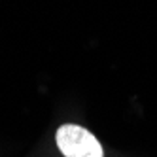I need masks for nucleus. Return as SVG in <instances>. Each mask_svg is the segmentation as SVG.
<instances>
[{
    "label": "nucleus",
    "mask_w": 157,
    "mask_h": 157,
    "mask_svg": "<svg viewBox=\"0 0 157 157\" xmlns=\"http://www.w3.org/2000/svg\"><path fill=\"white\" fill-rule=\"evenodd\" d=\"M55 140L64 157H104L97 136L82 125L64 123L55 132Z\"/></svg>",
    "instance_id": "f257e3e1"
}]
</instances>
